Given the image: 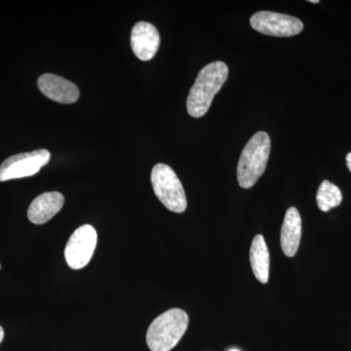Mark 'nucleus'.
I'll use <instances>...</instances> for the list:
<instances>
[{"instance_id": "obj_14", "label": "nucleus", "mask_w": 351, "mask_h": 351, "mask_svg": "<svg viewBox=\"0 0 351 351\" xmlns=\"http://www.w3.org/2000/svg\"><path fill=\"white\" fill-rule=\"evenodd\" d=\"M346 165L351 172V152L346 156Z\"/></svg>"}, {"instance_id": "obj_2", "label": "nucleus", "mask_w": 351, "mask_h": 351, "mask_svg": "<svg viewBox=\"0 0 351 351\" xmlns=\"http://www.w3.org/2000/svg\"><path fill=\"white\" fill-rule=\"evenodd\" d=\"M189 326V315L180 308H171L152 321L147 332L152 351H170L178 345Z\"/></svg>"}, {"instance_id": "obj_3", "label": "nucleus", "mask_w": 351, "mask_h": 351, "mask_svg": "<svg viewBox=\"0 0 351 351\" xmlns=\"http://www.w3.org/2000/svg\"><path fill=\"white\" fill-rule=\"evenodd\" d=\"M270 138L258 132L245 145L237 166V181L242 189H250L265 173L270 154Z\"/></svg>"}, {"instance_id": "obj_4", "label": "nucleus", "mask_w": 351, "mask_h": 351, "mask_svg": "<svg viewBox=\"0 0 351 351\" xmlns=\"http://www.w3.org/2000/svg\"><path fill=\"white\" fill-rule=\"evenodd\" d=\"M152 184L154 193L164 206L175 213H182L188 206L186 193L175 171L159 163L152 171Z\"/></svg>"}, {"instance_id": "obj_5", "label": "nucleus", "mask_w": 351, "mask_h": 351, "mask_svg": "<svg viewBox=\"0 0 351 351\" xmlns=\"http://www.w3.org/2000/svg\"><path fill=\"white\" fill-rule=\"evenodd\" d=\"M50 158L51 154L47 149H38L9 157L0 165V182L38 174L41 168L47 165Z\"/></svg>"}, {"instance_id": "obj_18", "label": "nucleus", "mask_w": 351, "mask_h": 351, "mask_svg": "<svg viewBox=\"0 0 351 351\" xmlns=\"http://www.w3.org/2000/svg\"><path fill=\"white\" fill-rule=\"evenodd\" d=\"M0 269H1V267H0Z\"/></svg>"}, {"instance_id": "obj_1", "label": "nucleus", "mask_w": 351, "mask_h": 351, "mask_svg": "<svg viewBox=\"0 0 351 351\" xmlns=\"http://www.w3.org/2000/svg\"><path fill=\"white\" fill-rule=\"evenodd\" d=\"M228 76V68L223 62H213L201 69L186 101L191 117L199 119L206 114L214 97L223 86Z\"/></svg>"}, {"instance_id": "obj_6", "label": "nucleus", "mask_w": 351, "mask_h": 351, "mask_svg": "<svg viewBox=\"0 0 351 351\" xmlns=\"http://www.w3.org/2000/svg\"><path fill=\"white\" fill-rule=\"evenodd\" d=\"M250 24L255 31L265 36L289 38L304 29L301 20L286 14L261 11L252 16Z\"/></svg>"}, {"instance_id": "obj_12", "label": "nucleus", "mask_w": 351, "mask_h": 351, "mask_svg": "<svg viewBox=\"0 0 351 351\" xmlns=\"http://www.w3.org/2000/svg\"><path fill=\"white\" fill-rule=\"evenodd\" d=\"M250 262L256 278L263 284L269 282V251L263 235H256L252 242Z\"/></svg>"}, {"instance_id": "obj_9", "label": "nucleus", "mask_w": 351, "mask_h": 351, "mask_svg": "<svg viewBox=\"0 0 351 351\" xmlns=\"http://www.w3.org/2000/svg\"><path fill=\"white\" fill-rule=\"evenodd\" d=\"M38 85L44 96L57 103L69 105L80 98L77 86L61 76L45 73L38 78Z\"/></svg>"}, {"instance_id": "obj_8", "label": "nucleus", "mask_w": 351, "mask_h": 351, "mask_svg": "<svg viewBox=\"0 0 351 351\" xmlns=\"http://www.w3.org/2000/svg\"><path fill=\"white\" fill-rule=\"evenodd\" d=\"M160 44V36L151 23L138 22L131 32V47L141 61H151Z\"/></svg>"}, {"instance_id": "obj_15", "label": "nucleus", "mask_w": 351, "mask_h": 351, "mask_svg": "<svg viewBox=\"0 0 351 351\" xmlns=\"http://www.w3.org/2000/svg\"><path fill=\"white\" fill-rule=\"evenodd\" d=\"M4 339V330L3 328L0 326V343H2V341H3Z\"/></svg>"}, {"instance_id": "obj_10", "label": "nucleus", "mask_w": 351, "mask_h": 351, "mask_svg": "<svg viewBox=\"0 0 351 351\" xmlns=\"http://www.w3.org/2000/svg\"><path fill=\"white\" fill-rule=\"evenodd\" d=\"M64 202V195L58 191L43 193L29 205L27 218L34 225H43L61 211Z\"/></svg>"}, {"instance_id": "obj_16", "label": "nucleus", "mask_w": 351, "mask_h": 351, "mask_svg": "<svg viewBox=\"0 0 351 351\" xmlns=\"http://www.w3.org/2000/svg\"><path fill=\"white\" fill-rule=\"evenodd\" d=\"M311 2H313V3H319V1H318V0H311Z\"/></svg>"}, {"instance_id": "obj_13", "label": "nucleus", "mask_w": 351, "mask_h": 351, "mask_svg": "<svg viewBox=\"0 0 351 351\" xmlns=\"http://www.w3.org/2000/svg\"><path fill=\"white\" fill-rule=\"evenodd\" d=\"M318 207L321 211L328 212L332 208L338 207L343 201L341 189L329 181L321 182L316 195Z\"/></svg>"}, {"instance_id": "obj_17", "label": "nucleus", "mask_w": 351, "mask_h": 351, "mask_svg": "<svg viewBox=\"0 0 351 351\" xmlns=\"http://www.w3.org/2000/svg\"><path fill=\"white\" fill-rule=\"evenodd\" d=\"M230 351H239V350H230Z\"/></svg>"}, {"instance_id": "obj_11", "label": "nucleus", "mask_w": 351, "mask_h": 351, "mask_svg": "<svg viewBox=\"0 0 351 351\" xmlns=\"http://www.w3.org/2000/svg\"><path fill=\"white\" fill-rule=\"evenodd\" d=\"M302 239V219L297 208H289L284 217L281 228L280 242L283 253L287 257H294L299 250Z\"/></svg>"}, {"instance_id": "obj_7", "label": "nucleus", "mask_w": 351, "mask_h": 351, "mask_svg": "<svg viewBox=\"0 0 351 351\" xmlns=\"http://www.w3.org/2000/svg\"><path fill=\"white\" fill-rule=\"evenodd\" d=\"M97 239L96 230L90 225L80 226L73 233L64 249V258L71 269L86 267L93 257Z\"/></svg>"}]
</instances>
